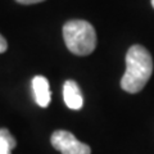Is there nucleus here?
<instances>
[{"instance_id":"obj_1","label":"nucleus","mask_w":154,"mask_h":154,"mask_svg":"<svg viewBox=\"0 0 154 154\" xmlns=\"http://www.w3.org/2000/svg\"><path fill=\"white\" fill-rule=\"evenodd\" d=\"M153 73V58L145 48L132 45L126 54V72L121 80V88L130 94H136Z\"/></svg>"},{"instance_id":"obj_9","label":"nucleus","mask_w":154,"mask_h":154,"mask_svg":"<svg viewBox=\"0 0 154 154\" xmlns=\"http://www.w3.org/2000/svg\"><path fill=\"white\" fill-rule=\"evenodd\" d=\"M152 5H153V8H154V0H152Z\"/></svg>"},{"instance_id":"obj_5","label":"nucleus","mask_w":154,"mask_h":154,"mask_svg":"<svg viewBox=\"0 0 154 154\" xmlns=\"http://www.w3.org/2000/svg\"><path fill=\"white\" fill-rule=\"evenodd\" d=\"M32 90L35 95V100L37 105L41 108H46L50 103L51 93L49 88V81L44 76H35L32 79Z\"/></svg>"},{"instance_id":"obj_3","label":"nucleus","mask_w":154,"mask_h":154,"mask_svg":"<svg viewBox=\"0 0 154 154\" xmlns=\"http://www.w3.org/2000/svg\"><path fill=\"white\" fill-rule=\"evenodd\" d=\"M51 145L62 154H91V148L85 143L77 140L69 131L58 130L51 135Z\"/></svg>"},{"instance_id":"obj_8","label":"nucleus","mask_w":154,"mask_h":154,"mask_svg":"<svg viewBox=\"0 0 154 154\" xmlns=\"http://www.w3.org/2000/svg\"><path fill=\"white\" fill-rule=\"evenodd\" d=\"M19 4H25V5H30V4H36V3H41L45 0H16Z\"/></svg>"},{"instance_id":"obj_2","label":"nucleus","mask_w":154,"mask_h":154,"mask_svg":"<svg viewBox=\"0 0 154 154\" xmlns=\"http://www.w3.org/2000/svg\"><path fill=\"white\" fill-rule=\"evenodd\" d=\"M63 38L67 49L76 55H89L96 46L94 27L82 19L66 22L63 26Z\"/></svg>"},{"instance_id":"obj_4","label":"nucleus","mask_w":154,"mask_h":154,"mask_svg":"<svg viewBox=\"0 0 154 154\" xmlns=\"http://www.w3.org/2000/svg\"><path fill=\"white\" fill-rule=\"evenodd\" d=\"M63 99H64L66 105L69 109L79 110L84 107L82 93H81L79 85L76 84V81L68 80L64 82V85H63Z\"/></svg>"},{"instance_id":"obj_7","label":"nucleus","mask_w":154,"mask_h":154,"mask_svg":"<svg viewBox=\"0 0 154 154\" xmlns=\"http://www.w3.org/2000/svg\"><path fill=\"white\" fill-rule=\"evenodd\" d=\"M7 49H8V42H7L5 38L3 37V35H0V54L4 51H7Z\"/></svg>"},{"instance_id":"obj_6","label":"nucleus","mask_w":154,"mask_h":154,"mask_svg":"<svg viewBox=\"0 0 154 154\" xmlns=\"http://www.w3.org/2000/svg\"><path fill=\"white\" fill-rule=\"evenodd\" d=\"M17 145L16 139L7 128H0V154H12Z\"/></svg>"}]
</instances>
